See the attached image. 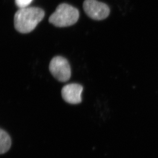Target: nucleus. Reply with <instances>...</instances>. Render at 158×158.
<instances>
[{
	"label": "nucleus",
	"mask_w": 158,
	"mask_h": 158,
	"mask_svg": "<svg viewBox=\"0 0 158 158\" xmlns=\"http://www.w3.org/2000/svg\"><path fill=\"white\" fill-rule=\"evenodd\" d=\"M45 12L37 7L20 8L14 16L15 29L21 34H28L35 29L44 18Z\"/></svg>",
	"instance_id": "1"
},
{
	"label": "nucleus",
	"mask_w": 158,
	"mask_h": 158,
	"mask_svg": "<svg viewBox=\"0 0 158 158\" xmlns=\"http://www.w3.org/2000/svg\"><path fill=\"white\" fill-rule=\"evenodd\" d=\"M79 18L78 9L67 3H62L50 15L49 22L58 27H65L76 24Z\"/></svg>",
	"instance_id": "2"
},
{
	"label": "nucleus",
	"mask_w": 158,
	"mask_h": 158,
	"mask_svg": "<svg viewBox=\"0 0 158 158\" xmlns=\"http://www.w3.org/2000/svg\"><path fill=\"white\" fill-rule=\"evenodd\" d=\"M49 69L52 75L60 82H67L71 77L70 65L67 59L63 56L52 58Z\"/></svg>",
	"instance_id": "3"
},
{
	"label": "nucleus",
	"mask_w": 158,
	"mask_h": 158,
	"mask_svg": "<svg viewBox=\"0 0 158 158\" xmlns=\"http://www.w3.org/2000/svg\"><path fill=\"white\" fill-rule=\"evenodd\" d=\"M83 7L87 15L93 20H104L110 15L108 5L97 0H85Z\"/></svg>",
	"instance_id": "4"
},
{
	"label": "nucleus",
	"mask_w": 158,
	"mask_h": 158,
	"mask_svg": "<svg viewBox=\"0 0 158 158\" xmlns=\"http://www.w3.org/2000/svg\"><path fill=\"white\" fill-rule=\"evenodd\" d=\"M83 86L77 83L67 84L62 88L61 94L63 99L68 103L77 104L82 102L81 94Z\"/></svg>",
	"instance_id": "5"
},
{
	"label": "nucleus",
	"mask_w": 158,
	"mask_h": 158,
	"mask_svg": "<svg viewBox=\"0 0 158 158\" xmlns=\"http://www.w3.org/2000/svg\"><path fill=\"white\" fill-rule=\"evenodd\" d=\"M11 145V140L7 132L0 128V155L9 151Z\"/></svg>",
	"instance_id": "6"
},
{
	"label": "nucleus",
	"mask_w": 158,
	"mask_h": 158,
	"mask_svg": "<svg viewBox=\"0 0 158 158\" xmlns=\"http://www.w3.org/2000/svg\"><path fill=\"white\" fill-rule=\"evenodd\" d=\"M33 0H15V4L19 8H23L27 7Z\"/></svg>",
	"instance_id": "7"
}]
</instances>
